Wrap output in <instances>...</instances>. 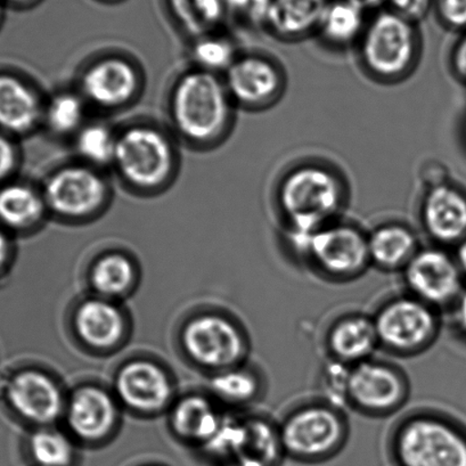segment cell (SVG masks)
Wrapping results in <instances>:
<instances>
[{"mask_svg": "<svg viewBox=\"0 0 466 466\" xmlns=\"http://www.w3.org/2000/svg\"><path fill=\"white\" fill-rule=\"evenodd\" d=\"M113 300L95 297L76 308L74 327L85 346L96 350L116 348L125 338L126 319Z\"/></svg>", "mask_w": 466, "mask_h": 466, "instance_id": "obj_20", "label": "cell"}, {"mask_svg": "<svg viewBox=\"0 0 466 466\" xmlns=\"http://www.w3.org/2000/svg\"><path fill=\"white\" fill-rule=\"evenodd\" d=\"M225 74L224 83L230 98L247 108L269 106L284 92L282 69L278 63L259 54L238 56Z\"/></svg>", "mask_w": 466, "mask_h": 466, "instance_id": "obj_15", "label": "cell"}, {"mask_svg": "<svg viewBox=\"0 0 466 466\" xmlns=\"http://www.w3.org/2000/svg\"><path fill=\"white\" fill-rule=\"evenodd\" d=\"M67 427L85 442H98L116 428L117 406L115 398L102 388H79L66 402Z\"/></svg>", "mask_w": 466, "mask_h": 466, "instance_id": "obj_18", "label": "cell"}, {"mask_svg": "<svg viewBox=\"0 0 466 466\" xmlns=\"http://www.w3.org/2000/svg\"><path fill=\"white\" fill-rule=\"evenodd\" d=\"M348 2L354 4V5L360 7L361 11H368L381 6L382 4L388 2V0H348Z\"/></svg>", "mask_w": 466, "mask_h": 466, "instance_id": "obj_42", "label": "cell"}, {"mask_svg": "<svg viewBox=\"0 0 466 466\" xmlns=\"http://www.w3.org/2000/svg\"><path fill=\"white\" fill-rule=\"evenodd\" d=\"M182 345L194 363L218 372L242 365L248 351L243 329L218 314H203L188 320L183 329Z\"/></svg>", "mask_w": 466, "mask_h": 466, "instance_id": "obj_11", "label": "cell"}, {"mask_svg": "<svg viewBox=\"0 0 466 466\" xmlns=\"http://www.w3.org/2000/svg\"><path fill=\"white\" fill-rule=\"evenodd\" d=\"M19 159L15 144L7 135L0 134V182L15 173Z\"/></svg>", "mask_w": 466, "mask_h": 466, "instance_id": "obj_37", "label": "cell"}, {"mask_svg": "<svg viewBox=\"0 0 466 466\" xmlns=\"http://www.w3.org/2000/svg\"><path fill=\"white\" fill-rule=\"evenodd\" d=\"M406 373L390 361L370 359L351 366L347 382V406L370 418L397 413L409 400Z\"/></svg>", "mask_w": 466, "mask_h": 466, "instance_id": "obj_10", "label": "cell"}, {"mask_svg": "<svg viewBox=\"0 0 466 466\" xmlns=\"http://www.w3.org/2000/svg\"><path fill=\"white\" fill-rule=\"evenodd\" d=\"M372 318L380 348L400 357L427 351L437 341L441 329L437 308L410 293L382 303Z\"/></svg>", "mask_w": 466, "mask_h": 466, "instance_id": "obj_7", "label": "cell"}, {"mask_svg": "<svg viewBox=\"0 0 466 466\" xmlns=\"http://www.w3.org/2000/svg\"><path fill=\"white\" fill-rule=\"evenodd\" d=\"M86 106L80 93H57L45 104L43 122L54 135L75 136L86 125Z\"/></svg>", "mask_w": 466, "mask_h": 466, "instance_id": "obj_29", "label": "cell"}, {"mask_svg": "<svg viewBox=\"0 0 466 466\" xmlns=\"http://www.w3.org/2000/svg\"><path fill=\"white\" fill-rule=\"evenodd\" d=\"M328 0H271L266 28L276 37L301 39L319 29Z\"/></svg>", "mask_w": 466, "mask_h": 466, "instance_id": "obj_23", "label": "cell"}, {"mask_svg": "<svg viewBox=\"0 0 466 466\" xmlns=\"http://www.w3.org/2000/svg\"><path fill=\"white\" fill-rule=\"evenodd\" d=\"M2 2H6L15 6L25 7L35 5V4L39 2V0H2Z\"/></svg>", "mask_w": 466, "mask_h": 466, "instance_id": "obj_43", "label": "cell"}, {"mask_svg": "<svg viewBox=\"0 0 466 466\" xmlns=\"http://www.w3.org/2000/svg\"><path fill=\"white\" fill-rule=\"evenodd\" d=\"M49 214L42 189L24 183H11L0 188V224L6 228L26 232L39 228Z\"/></svg>", "mask_w": 466, "mask_h": 466, "instance_id": "obj_24", "label": "cell"}, {"mask_svg": "<svg viewBox=\"0 0 466 466\" xmlns=\"http://www.w3.org/2000/svg\"><path fill=\"white\" fill-rule=\"evenodd\" d=\"M117 134L110 127L93 122L86 124L75 135V149L81 164L99 169L112 166L115 159Z\"/></svg>", "mask_w": 466, "mask_h": 466, "instance_id": "obj_31", "label": "cell"}, {"mask_svg": "<svg viewBox=\"0 0 466 466\" xmlns=\"http://www.w3.org/2000/svg\"><path fill=\"white\" fill-rule=\"evenodd\" d=\"M360 40L361 63L377 79L404 78L419 60L420 39L414 24L392 11L375 15Z\"/></svg>", "mask_w": 466, "mask_h": 466, "instance_id": "obj_6", "label": "cell"}, {"mask_svg": "<svg viewBox=\"0 0 466 466\" xmlns=\"http://www.w3.org/2000/svg\"><path fill=\"white\" fill-rule=\"evenodd\" d=\"M279 432L285 456L303 464H319L345 448L350 424L342 409L320 400L289 410L279 424Z\"/></svg>", "mask_w": 466, "mask_h": 466, "instance_id": "obj_4", "label": "cell"}, {"mask_svg": "<svg viewBox=\"0 0 466 466\" xmlns=\"http://www.w3.org/2000/svg\"><path fill=\"white\" fill-rule=\"evenodd\" d=\"M388 3L393 13L414 25L427 16L431 6V0H388Z\"/></svg>", "mask_w": 466, "mask_h": 466, "instance_id": "obj_36", "label": "cell"}, {"mask_svg": "<svg viewBox=\"0 0 466 466\" xmlns=\"http://www.w3.org/2000/svg\"><path fill=\"white\" fill-rule=\"evenodd\" d=\"M401 273L410 296L437 309L452 305L463 289L455 256L441 247L420 248Z\"/></svg>", "mask_w": 466, "mask_h": 466, "instance_id": "obj_12", "label": "cell"}, {"mask_svg": "<svg viewBox=\"0 0 466 466\" xmlns=\"http://www.w3.org/2000/svg\"><path fill=\"white\" fill-rule=\"evenodd\" d=\"M271 0H226V11L248 25H267Z\"/></svg>", "mask_w": 466, "mask_h": 466, "instance_id": "obj_34", "label": "cell"}, {"mask_svg": "<svg viewBox=\"0 0 466 466\" xmlns=\"http://www.w3.org/2000/svg\"><path fill=\"white\" fill-rule=\"evenodd\" d=\"M365 26L364 11L348 0H338L329 3L319 31L328 43L348 46L360 39Z\"/></svg>", "mask_w": 466, "mask_h": 466, "instance_id": "obj_27", "label": "cell"}, {"mask_svg": "<svg viewBox=\"0 0 466 466\" xmlns=\"http://www.w3.org/2000/svg\"><path fill=\"white\" fill-rule=\"evenodd\" d=\"M8 406L26 422L47 427L65 415L66 402L58 383L39 370H24L6 384Z\"/></svg>", "mask_w": 466, "mask_h": 466, "instance_id": "obj_14", "label": "cell"}, {"mask_svg": "<svg viewBox=\"0 0 466 466\" xmlns=\"http://www.w3.org/2000/svg\"><path fill=\"white\" fill-rule=\"evenodd\" d=\"M345 184L328 167L307 164L284 176L278 201L289 234L310 235L333 223L345 203Z\"/></svg>", "mask_w": 466, "mask_h": 466, "instance_id": "obj_3", "label": "cell"}, {"mask_svg": "<svg viewBox=\"0 0 466 466\" xmlns=\"http://www.w3.org/2000/svg\"><path fill=\"white\" fill-rule=\"evenodd\" d=\"M12 255V244L10 238L2 228H0V271L8 264Z\"/></svg>", "mask_w": 466, "mask_h": 466, "instance_id": "obj_40", "label": "cell"}, {"mask_svg": "<svg viewBox=\"0 0 466 466\" xmlns=\"http://www.w3.org/2000/svg\"><path fill=\"white\" fill-rule=\"evenodd\" d=\"M102 2H106V3H119V2H122V0H102Z\"/></svg>", "mask_w": 466, "mask_h": 466, "instance_id": "obj_45", "label": "cell"}, {"mask_svg": "<svg viewBox=\"0 0 466 466\" xmlns=\"http://www.w3.org/2000/svg\"><path fill=\"white\" fill-rule=\"evenodd\" d=\"M370 265L382 271H402L420 250L418 237L409 226L389 223L368 235Z\"/></svg>", "mask_w": 466, "mask_h": 466, "instance_id": "obj_22", "label": "cell"}, {"mask_svg": "<svg viewBox=\"0 0 466 466\" xmlns=\"http://www.w3.org/2000/svg\"><path fill=\"white\" fill-rule=\"evenodd\" d=\"M329 360L347 366L373 359L379 346L372 316L350 313L340 316L325 336Z\"/></svg>", "mask_w": 466, "mask_h": 466, "instance_id": "obj_19", "label": "cell"}, {"mask_svg": "<svg viewBox=\"0 0 466 466\" xmlns=\"http://www.w3.org/2000/svg\"><path fill=\"white\" fill-rule=\"evenodd\" d=\"M211 390L229 405H248L264 392V380L255 370L238 365L220 370L211 380Z\"/></svg>", "mask_w": 466, "mask_h": 466, "instance_id": "obj_28", "label": "cell"}, {"mask_svg": "<svg viewBox=\"0 0 466 466\" xmlns=\"http://www.w3.org/2000/svg\"><path fill=\"white\" fill-rule=\"evenodd\" d=\"M171 424L174 431L185 441L209 443L219 431L223 420L206 398L189 396L175 406Z\"/></svg>", "mask_w": 466, "mask_h": 466, "instance_id": "obj_25", "label": "cell"}, {"mask_svg": "<svg viewBox=\"0 0 466 466\" xmlns=\"http://www.w3.org/2000/svg\"><path fill=\"white\" fill-rule=\"evenodd\" d=\"M177 164L173 140L156 126H129L116 136L112 167L136 192L162 191L173 180Z\"/></svg>", "mask_w": 466, "mask_h": 466, "instance_id": "obj_5", "label": "cell"}, {"mask_svg": "<svg viewBox=\"0 0 466 466\" xmlns=\"http://www.w3.org/2000/svg\"><path fill=\"white\" fill-rule=\"evenodd\" d=\"M438 15L447 28L466 31V0H438Z\"/></svg>", "mask_w": 466, "mask_h": 466, "instance_id": "obj_35", "label": "cell"}, {"mask_svg": "<svg viewBox=\"0 0 466 466\" xmlns=\"http://www.w3.org/2000/svg\"><path fill=\"white\" fill-rule=\"evenodd\" d=\"M175 20L187 33L201 37L223 20L226 0H168Z\"/></svg>", "mask_w": 466, "mask_h": 466, "instance_id": "obj_30", "label": "cell"}, {"mask_svg": "<svg viewBox=\"0 0 466 466\" xmlns=\"http://www.w3.org/2000/svg\"><path fill=\"white\" fill-rule=\"evenodd\" d=\"M420 221L437 247L459 246L466 238V193L450 182L428 187Z\"/></svg>", "mask_w": 466, "mask_h": 466, "instance_id": "obj_17", "label": "cell"}, {"mask_svg": "<svg viewBox=\"0 0 466 466\" xmlns=\"http://www.w3.org/2000/svg\"><path fill=\"white\" fill-rule=\"evenodd\" d=\"M28 454L35 466H74L76 456L71 439L46 427L31 434Z\"/></svg>", "mask_w": 466, "mask_h": 466, "instance_id": "obj_32", "label": "cell"}, {"mask_svg": "<svg viewBox=\"0 0 466 466\" xmlns=\"http://www.w3.org/2000/svg\"><path fill=\"white\" fill-rule=\"evenodd\" d=\"M45 104L33 86L13 75H0V128L25 135L43 122Z\"/></svg>", "mask_w": 466, "mask_h": 466, "instance_id": "obj_21", "label": "cell"}, {"mask_svg": "<svg viewBox=\"0 0 466 466\" xmlns=\"http://www.w3.org/2000/svg\"><path fill=\"white\" fill-rule=\"evenodd\" d=\"M3 17V2L0 0V20H2Z\"/></svg>", "mask_w": 466, "mask_h": 466, "instance_id": "obj_44", "label": "cell"}, {"mask_svg": "<svg viewBox=\"0 0 466 466\" xmlns=\"http://www.w3.org/2000/svg\"><path fill=\"white\" fill-rule=\"evenodd\" d=\"M455 259L463 278H466V238L456 247Z\"/></svg>", "mask_w": 466, "mask_h": 466, "instance_id": "obj_41", "label": "cell"}, {"mask_svg": "<svg viewBox=\"0 0 466 466\" xmlns=\"http://www.w3.org/2000/svg\"><path fill=\"white\" fill-rule=\"evenodd\" d=\"M233 106L224 79L200 69L180 76L170 93L174 129L196 147H211L226 137L233 125Z\"/></svg>", "mask_w": 466, "mask_h": 466, "instance_id": "obj_1", "label": "cell"}, {"mask_svg": "<svg viewBox=\"0 0 466 466\" xmlns=\"http://www.w3.org/2000/svg\"><path fill=\"white\" fill-rule=\"evenodd\" d=\"M452 322L457 332L466 339V289L463 288L456 300L452 302Z\"/></svg>", "mask_w": 466, "mask_h": 466, "instance_id": "obj_39", "label": "cell"}, {"mask_svg": "<svg viewBox=\"0 0 466 466\" xmlns=\"http://www.w3.org/2000/svg\"><path fill=\"white\" fill-rule=\"evenodd\" d=\"M89 279L98 297L113 300L126 296L134 288L136 267L125 253H106L95 261Z\"/></svg>", "mask_w": 466, "mask_h": 466, "instance_id": "obj_26", "label": "cell"}, {"mask_svg": "<svg viewBox=\"0 0 466 466\" xmlns=\"http://www.w3.org/2000/svg\"><path fill=\"white\" fill-rule=\"evenodd\" d=\"M148 466H160V465H148Z\"/></svg>", "mask_w": 466, "mask_h": 466, "instance_id": "obj_46", "label": "cell"}, {"mask_svg": "<svg viewBox=\"0 0 466 466\" xmlns=\"http://www.w3.org/2000/svg\"><path fill=\"white\" fill-rule=\"evenodd\" d=\"M42 192L49 214L63 220L84 221L106 209L111 189L98 169L80 162L54 171Z\"/></svg>", "mask_w": 466, "mask_h": 466, "instance_id": "obj_8", "label": "cell"}, {"mask_svg": "<svg viewBox=\"0 0 466 466\" xmlns=\"http://www.w3.org/2000/svg\"><path fill=\"white\" fill-rule=\"evenodd\" d=\"M393 466H466V429L437 410L400 419L389 439Z\"/></svg>", "mask_w": 466, "mask_h": 466, "instance_id": "obj_2", "label": "cell"}, {"mask_svg": "<svg viewBox=\"0 0 466 466\" xmlns=\"http://www.w3.org/2000/svg\"><path fill=\"white\" fill-rule=\"evenodd\" d=\"M192 57L197 69L218 75V72L228 71L238 56L228 39L208 34L197 38Z\"/></svg>", "mask_w": 466, "mask_h": 466, "instance_id": "obj_33", "label": "cell"}, {"mask_svg": "<svg viewBox=\"0 0 466 466\" xmlns=\"http://www.w3.org/2000/svg\"><path fill=\"white\" fill-rule=\"evenodd\" d=\"M81 96L102 110H119L137 97L142 76L133 62L116 56L90 63L80 76Z\"/></svg>", "mask_w": 466, "mask_h": 466, "instance_id": "obj_13", "label": "cell"}, {"mask_svg": "<svg viewBox=\"0 0 466 466\" xmlns=\"http://www.w3.org/2000/svg\"><path fill=\"white\" fill-rule=\"evenodd\" d=\"M117 400L129 410L156 414L169 405L173 382L159 364L137 360L122 366L116 377Z\"/></svg>", "mask_w": 466, "mask_h": 466, "instance_id": "obj_16", "label": "cell"}, {"mask_svg": "<svg viewBox=\"0 0 466 466\" xmlns=\"http://www.w3.org/2000/svg\"><path fill=\"white\" fill-rule=\"evenodd\" d=\"M451 65L457 78L466 84V33L452 49Z\"/></svg>", "mask_w": 466, "mask_h": 466, "instance_id": "obj_38", "label": "cell"}, {"mask_svg": "<svg viewBox=\"0 0 466 466\" xmlns=\"http://www.w3.org/2000/svg\"><path fill=\"white\" fill-rule=\"evenodd\" d=\"M302 258L334 282L359 279L370 266L368 235L354 225L329 224L308 238Z\"/></svg>", "mask_w": 466, "mask_h": 466, "instance_id": "obj_9", "label": "cell"}]
</instances>
